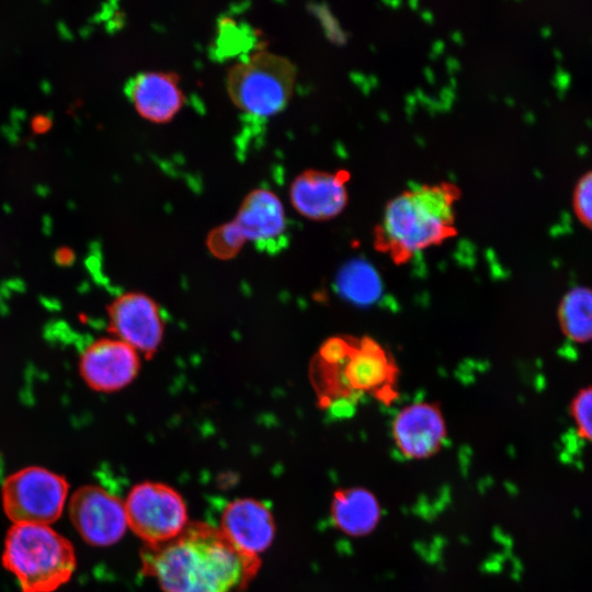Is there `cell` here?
I'll return each mask as SVG.
<instances>
[{
  "label": "cell",
  "mask_w": 592,
  "mask_h": 592,
  "mask_svg": "<svg viewBox=\"0 0 592 592\" xmlns=\"http://www.w3.org/2000/svg\"><path fill=\"white\" fill-rule=\"evenodd\" d=\"M254 563V558L237 550L220 531L202 525L155 546L145 558L162 592H240Z\"/></svg>",
  "instance_id": "6da1fadb"
},
{
  "label": "cell",
  "mask_w": 592,
  "mask_h": 592,
  "mask_svg": "<svg viewBox=\"0 0 592 592\" xmlns=\"http://www.w3.org/2000/svg\"><path fill=\"white\" fill-rule=\"evenodd\" d=\"M460 197L462 190L452 182L422 184L397 194L374 228L375 249L402 264L455 237V205Z\"/></svg>",
  "instance_id": "7a4b0ae2"
},
{
  "label": "cell",
  "mask_w": 592,
  "mask_h": 592,
  "mask_svg": "<svg viewBox=\"0 0 592 592\" xmlns=\"http://www.w3.org/2000/svg\"><path fill=\"white\" fill-rule=\"evenodd\" d=\"M72 544L48 525L13 524L7 533L2 565L23 592H54L76 569Z\"/></svg>",
  "instance_id": "3957f363"
},
{
  "label": "cell",
  "mask_w": 592,
  "mask_h": 592,
  "mask_svg": "<svg viewBox=\"0 0 592 592\" xmlns=\"http://www.w3.org/2000/svg\"><path fill=\"white\" fill-rule=\"evenodd\" d=\"M296 77L297 69L288 58L258 50L229 68L227 92L232 103L243 112L271 116L287 105Z\"/></svg>",
  "instance_id": "277c9868"
},
{
  "label": "cell",
  "mask_w": 592,
  "mask_h": 592,
  "mask_svg": "<svg viewBox=\"0 0 592 592\" xmlns=\"http://www.w3.org/2000/svg\"><path fill=\"white\" fill-rule=\"evenodd\" d=\"M68 489L62 476L38 466L25 467L4 480L2 506L13 524L49 525L61 515Z\"/></svg>",
  "instance_id": "5b68a950"
},
{
  "label": "cell",
  "mask_w": 592,
  "mask_h": 592,
  "mask_svg": "<svg viewBox=\"0 0 592 592\" xmlns=\"http://www.w3.org/2000/svg\"><path fill=\"white\" fill-rule=\"evenodd\" d=\"M128 526L156 546L179 537L185 530L187 512L182 497L159 482L136 485L124 502Z\"/></svg>",
  "instance_id": "8992f818"
},
{
  "label": "cell",
  "mask_w": 592,
  "mask_h": 592,
  "mask_svg": "<svg viewBox=\"0 0 592 592\" xmlns=\"http://www.w3.org/2000/svg\"><path fill=\"white\" fill-rule=\"evenodd\" d=\"M68 510L75 528L90 545H112L122 538L128 526L124 502L98 486L76 490Z\"/></svg>",
  "instance_id": "52a82bcc"
},
{
  "label": "cell",
  "mask_w": 592,
  "mask_h": 592,
  "mask_svg": "<svg viewBox=\"0 0 592 592\" xmlns=\"http://www.w3.org/2000/svg\"><path fill=\"white\" fill-rule=\"evenodd\" d=\"M109 330L151 357L160 346L164 333V321L157 303L140 292H127L107 306Z\"/></svg>",
  "instance_id": "ba28073f"
},
{
  "label": "cell",
  "mask_w": 592,
  "mask_h": 592,
  "mask_svg": "<svg viewBox=\"0 0 592 592\" xmlns=\"http://www.w3.org/2000/svg\"><path fill=\"white\" fill-rule=\"evenodd\" d=\"M138 352L119 339L102 338L81 354L79 372L95 391L113 392L128 386L138 375Z\"/></svg>",
  "instance_id": "9c48e42d"
},
{
  "label": "cell",
  "mask_w": 592,
  "mask_h": 592,
  "mask_svg": "<svg viewBox=\"0 0 592 592\" xmlns=\"http://www.w3.org/2000/svg\"><path fill=\"white\" fill-rule=\"evenodd\" d=\"M350 177L345 170H304L289 186L292 206L310 220L325 221L335 218L349 203L346 183Z\"/></svg>",
  "instance_id": "30bf717a"
},
{
  "label": "cell",
  "mask_w": 592,
  "mask_h": 592,
  "mask_svg": "<svg viewBox=\"0 0 592 592\" xmlns=\"http://www.w3.org/2000/svg\"><path fill=\"white\" fill-rule=\"evenodd\" d=\"M397 449L407 458L434 455L446 437V423L436 403L419 401L403 407L391 425Z\"/></svg>",
  "instance_id": "8fae6325"
},
{
  "label": "cell",
  "mask_w": 592,
  "mask_h": 592,
  "mask_svg": "<svg viewBox=\"0 0 592 592\" xmlns=\"http://www.w3.org/2000/svg\"><path fill=\"white\" fill-rule=\"evenodd\" d=\"M220 533L243 555L255 558L274 537V522L270 510L250 499L232 501L221 516Z\"/></svg>",
  "instance_id": "7c38bea8"
},
{
  "label": "cell",
  "mask_w": 592,
  "mask_h": 592,
  "mask_svg": "<svg viewBox=\"0 0 592 592\" xmlns=\"http://www.w3.org/2000/svg\"><path fill=\"white\" fill-rule=\"evenodd\" d=\"M246 241L261 250L272 251L286 229V216L282 201L266 189H254L242 200L232 220Z\"/></svg>",
  "instance_id": "4fadbf2b"
},
{
  "label": "cell",
  "mask_w": 592,
  "mask_h": 592,
  "mask_svg": "<svg viewBox=\"0 0 592 592\" xmlns=\"http://www.w3.org/2000/svg\"><path fill=\"white\" fill-rule=\"evenodd\" d=\"M180 77L171 71H143L130 83L129 96L137 113L145 119L163 124L183 107L185 96Z\"/></svg>",
  "instance_id": "5bb4252c"
},
{
  "label": "cell",
  "mask_w": 592,
  "mask_h": 592,
  "mask_svg": "<svg viewBox=\"0 0 592 592\" xmlns=\"http://www.w3.org/2000/svg\"><path fill=\"white\" fill-rule=\"evenodd\" d=\"M331 513L334 524L349 535H364L377 523L379 509L375 497L353 488L334 494Z\"/></svg>",
  "instance_id": "9a60e30c"
},
{
  "label": "cell",
  "mask_w": 592,
  "mask_h": 592,
  "mask_svg": "<svg viewBox=\"0 0 592 592\" xmlns=\"http://www.w3.org/2000/svg\"><path fill=\"white\" fill-rule=\"evenodd\" d=\"M557 319L562 334L576 343L592 341V288L576 286L561 298Z\"/></svg>",
  "instance_id": "2e32d148"
},
{
  "label": "cell",
  "mask_w": 592,
  "mask_h": 592,
  "mask_svg": "<svg viewBox=\"0 0 592 592\" xmlns=\"http://www.w3.org/2000/svg\"><path fill=\"white\" fill-rule=\"evenodd\" d=\"M386 355L377 344L362 342L353 358L346 362L345 380L356 389L372 390L387 377Z\"/></svg>",
  "instance_id": "e0dca14e"
},
{
  "label": "cell",
  "mask_w": 592,
  "mask_h": 592,
  "mask_svg": "<svg viewBox=\"0 0 592 592\" xmlns=\"http://www.w3.org/2000/svg\"><path fill=\"white\" fill-rule=\"evenodd\" d=\"M246 239L231 220L212 229L206 238L209 252L221 260H228L239 253Z\"/></svg>",
  "instance_id": "ac0fdd59"
},
{
  "label": "cell",
  "mask_w": 592,
  "mask_h": 592,
  "mask_svg": "<svg viewBox=\"0 0 592 592\" xmlns=\"http://www.w3.org/2000/svg\"><path fill=\"white\" fill-rule=\"evenodd\" d=\"M569 412L579 435L592 443V386L581 388L572 397Z\"/></svg>",
  "instance_id": "d6986e66"
},
{
  "label": "cell",
  "mask_w": 592,
  "mask_h": 592,
  "mask_svg": "<svg viewBox=\"0 0 592 592\" xmlns=\"http://www.w3.org/2000/svg\"><path fill=\"white\" fill-rule=\"evenodd\" d=\"M572 205L579 220L592 230V169L583 173L576 183Z\"/></svg>",
  "instance_id": "ffe728a7"
},
{
  "label": "cell",
  "mask_w": 592,
  "mask_h": 592,
  "mask_svg": "<svg viewBox=\"0 0 592 592\" xmlns=\"http://www.w3.org/2000/svg\"><path fill=\"white\" fill-rule=\"evenodd\" d=\"M56 261L61 264V265H68L70 264L73 259H75V254L73 252L69 249V248H60L57 252H56Z\"/></svg>",
  "instance_id": "44dd1931"
},
{
  "label": "cell",
  "mask_w": 592,
  "mask_h": 592,
  "mask_svg": "<svg viewBox=\"0 0 592 592\" xmlns=\"http://www.w3.org/2000/svg\"><path fill=\"white\" fill-rule=\"evenodd\" d=\"M49 125V122L44 117H38L35 119L34 128L37 132H44Z\"/></svg>",
  "instance_id": "7402d4cb"
}]
</instances>
